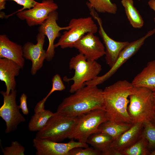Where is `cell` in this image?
Wrapping results in <instances>:
<instances>
[{"label": "cell", "mask_w": 155, "mask_h": 155, "mask_svg": "<svg viewBox=\"0 0 155 155\" xmlns=\"http://www.w3.org/2000/svg\"><path fill=\"white\" fill-rule=\"evenodd\" d=\"M78 117L69 116L56 112L50 118L45 127L37 132L35 138L56 142L68 138Z\"/></svg>", "instance_id": "5b68a950"}, {"label": "cell", "mask_w": 155, "mask_h": 155, "mask_svg": "<svg viewBox=\"0 0 155 155\" xmlns=\"http://www.w3.org/2000/svg\"><path fill=\"white\" fill-rule=\"evenodd\" d=\"M133 124H118L108 120L102 123L98 129L100 132L110 135L113 141L117 140L122 134L129 129Z\"/></svg>", "instance_id": "7402d4cb"}, {"label": "cell", "mask_w": 155, "mask_h": 155, "mask_svg": "<svg viewBox=\"0 0 155 155\" xmlns=\"http://www.w3.org/2000/svg\"><path fill=\"white\" fill-rule=\"evenodd\" d=\"M65 98L57 112L72 117H78L96 109L105 110L103 90L96 86L86 85Z\"/></svg>", "instance_id": "7a4b0ae2"}, {"label": "cell", "mask_w": 155, "mask_h": 155, "mask_svg": "<svg viewBox=\"0 0 155 155\" xmlns=\"http://www.w3.org/2000/svg\"><path fill=\"white\" fill-rule=\"evenodd\" d=\"M143 136L147 140L149 149L155 148V126L151 121L143 123Z\"/></svg>", "instance_id": "484cf974"}, {"label": "cell", "mask_w": 155, "mask_h": 155, "mask_svg": "<svg viewBox=\"0 0 155 155\" xmlns=\"http://www.w3.org/2000/svg\"><path fill=\"white\" fill-rule=\"evenodd\" d=\"M155 33V28L149 31L144 36L131 42L121 52L116 62L110 69L104 75L97 76L95 79L86 82V85L96 86L102 83L112 76L127 60L139 50L145 40Z\"/></svg>", "instance_id": "9c48e42d"}, {"label": "cell", "mask_w": 155, "mask_h": 155, "mask_svg": "<svg viewBox=\"0 0 155 155\" xmlns=\"http://www.w3.org/2000/svg\"><path fill=\"white\" fill-rule=\"evenodd\" d=\"M135 87L126 80H119L103 90L106 116L118 124H133L128 111L129 96Z\"/></svg>", "instance_id": "6da1fadb"}, {"label": "cell", "mask_w": 155, "mask_h": 155, "mask_svg": "<svg viewBox=\"0 0 155 155\" xmlns=\"http://www.w3.org/2000/svg\"><path fill=\"white\" fill-rule=\"evenodd\" d=\"M148 4L150 8L155 12V0H149ZM154 21L155 23V17L154 18Z\"/></svg>", "instance_id": "1f68e13d"}, {"label": "cell", "mask_w": 155, "mask_h": 155, "mask_svg": "<svg viewBox=\"0 0 155 155\" xmlns=\"http://www.w3.org/2000/svg\"><path fill=\"white\" fill-rule=\"evenodd\" d=\"M27 100V96L26 94L24 93L22 94L20 98V105L18 106L19 108L21 109L23 113L25 115H28L29 113Z\"/></svg>", "instance_id": "4dcf8cb0"}, {"label": "cell", "mask_w": 155, "mask_h": 155, "mask_svg": "<svg viewBox=\"0 0 155 155\" xmlns=\"http://www.w3.org/2000/svg\"><path fill=\"white\" fill-rule=\"evenodd\" d=\"M113 141V139L110 135L106 133L99 132L90 135L86 143L100 151L102 155H106Z\"/></svg>", "instance_id": "ffe728a7"}, {"label": "cell", "mask_w": 155, "mask_h": 155, "mask_svg": "<svg viewBox=\"0 0 155 155\" xmlns=\"http://www.w3.org/2000/svg\"><path fill=\"white\" fill-rule=\"evenodd\" d=\"M58 8V5L53 0H43L41 3L37 2L30 9L18 12L17 16L21 20H25L28 25L31 27L41 25L51 12Z\"/></svg>", "instance_id": "7c38bea8"}, {"label": "cell", "mask_w": 155, "mask_h": 155, "mask_svg": "<svg viewBox=\"0 0 155 155\" xmlns=\"http://www.w3.org/2000/svg\"><path fill=\"white\" fill-rule=\"evenodd\" d=\"M143 123H133L132 126L118 138L112 143L110 148L112 155H122V153L129 148L142 136Z\"/></svg>", "instance_id": "2e32d148"}, {"label": "cell", "mask_w": 155, "mask_h": 155, "mask_svg": "<svg viewBox=\"0 0 155 155\" xmlns=\"http://www.w3.org/2000/svg\"><path fill=\"white\" fill-rule=\"evenodd\" d=\"M150 155H155V148L154 150L151 153Z\"/></svg>", "instance_id": "e575fe53"}, {"label": "cell", "mask_w": 155, "mask_h": 155, "mask_svg": "<svg viewBox=\"0 0 155 155\" xmlns=\"http://www.w3.org/2000/svg\"><path fill=\"white\" fill-rule=\"evenodd\" d=\"M73 48L77 49L89 61H96L105 54L104 45L99 38L92 33L84 35L74 43Z\"/></svg>", "instance_id": "4fadbf2b"}, {"label": "cell", "mask_w": 155, "mask_h": 155, "mask_svg": "<svg viewBox=\"0 0 155 155\" xmlns=\"http://www.w3.org/2000/svg\"><path fill=\"white\" fill-rule=\"evenodd\" d=\"M69 67L74 70V75L71 78L65 77L63 80L66 82L73 81L69 90L71 93L85 86L86 82L96 78L102 69L101 65L96 61H88L80 53L71 59Z\"/></svg>", "instance_id": "277c9868"}, {"label": "cell", "mask_w": 155, "mask_h": 155, "mask_svg": "<svg viewBox=\"0 0 155 155\" xmlns=\"http://www.w3.org/2000/svg\"><path fill=\"white\" fill-rule=\"evenodd\" d=\"M152 100L153 107L155 111V92H152Z\"/></svg>", "instance_id": "836d02e7"}, {"label": "cell", "mask_w": 155, "mask_h": 155, "mask_svg": "<svg viewBox=\"0 0 155 155\" xmlns=\"http://www.w3.org/2000/svg\"><path fill=\"white\" fill-rule=\"evenodd\" d=\"M52 87L49 92L44 98L40 100L44 104L49 97L54 92L57 91H61L65 88L60 75L58 74L53 76L52 79Z\"/></svg>", "instance_id": "83f0119b"}, {"label": "cell", "mask_w": 155, "mask_h": 155, "mask_svg": "<svg viewBox=\"0 0 155 155\" xmlns=\"http://www.w3.org/2000/svg\"><path fill=\"white\" fill-rule=\"evenodd\" d=\"M131 83L134 87H144L155 92V60L148 62Z\"/></svg>", "instance_id": "d6986e66"}, {"label": "cell", "mask_w": 155, "mask_h": 155, "mask_svg": "<svg viewBox=\"0 0 155 155\" xmlns=\"http://www.w3.org/2000/svg\"><path fill=\"white\" fill-rule=\"evenodd\" d=\"M147 140L143 135L134 144L124 151L122 155H150Z\"/></svg>", "instance_id": "d4e9b609"}, {"label": "cell", "mask_w": 155, "mask_h": 155, "mask_svg": "<svg viewBox=\"0 0 155 155\" xmlns=\"http://www.w3.org/2000/svg\"><path fill=\"white\" fill-rule=\"evenodd\" d=\"M0 93L3 97V103L0 108V117L5 123V133H9L16 130L20 123L25 121V119L16 104V90L8 94L3 91Z\"/></svg>", "instance_id": "ba28073f"}, {"label": "cell", "mask_w": 155, "mask_h": 155, "mask_svg": "<svg viewBox=\"0 0 155 155\" xmlns=\"http://www.w3.org/2000/svg\"><path fill=\"white\" fill-rule=\"evenodd\" d=\"M54 113L49 110L46 109L35 113L28 123V129L33 132L40 131L45 127Z\"/></svg>", "instance_id": "603a6c76"}, {"label": "cell", "mask_w": 155, "mask_h": 155, "mask_svg": "<svg viewBox=\"0 0 155 155\" xmlns=\"http://www.w3.org/2000/svg\"><path fill=\"white\" fill-rule=\"evenodd\" d=\"M45 36L38 33L36 36L37 43L28 42L23 47V57L32 62L31 74L34 75L43 66L46 58V51L43 49Z\"/></svg>", "instance_id": "9a60e30c"}, {"label": "cell", "mask_w": 155, "mask_h": 155, "mask_svg": "<svg viewBox=\"0 0 155 155\" xmlns=\"http://www.w3.org/2000/svg\"><path fill=\"white\" fill-rule=\"evenodd\" d=\"M4 155H24L25 148L17 141L12 142L11 146L3 148L1 146Z\"/></svg>", "instance_id": "4316f807"}, {"label": "cell", "mask_w": 155, "mask_h": 155, "mask_svg": "<svg viewBox=\"0 0 155 155\" xmlns=\"http://www.w3.org/2000/svg\"><path fill=\"white\" fill-rule=\"evenodd\" d=\"M14 1L17 4L23 6L22 9L18 10L15 13L23 11L25 9H30L33 7L37 2L34 0H5V1Z\"/></svg>", "instance_id": "f546056e"}, {"label": "cell", "mask_w": 155, "mask_h": 155, "mask_svg": "<svg viewBox=\"0 0 155 155\" xmlns=\"http://www.w3.org/2000/svg\"><path fill=\"white\" fill-rule=\"evenodd\" d=\"M32 142L37 155H69L70 151L73 148L89 147L87 143L75 142L72 140L67 143H60L35 138Z\"/></svg>", "instance_id": "30bf717a"}, {"label": "cell", "mask_w": 155, "mask_h": 155, "mask_svg": "<svg viewBox=\"0 0 155 155\" xmlns=\"http://www.w3.org/2000/svg\"><path fill=\"white\" fill-rule=\"evenodd\" d=\"M58 18V13L56 11L51 12L38 29L39 33L46 36L49 40L45 58L48 61H51L54 57L55 48L54 42L57 38L61 36L60 32L62 30H68L70 28L69 26L64 27L58 26L57 22Z\"/></svg>", "instance_id": "5bb4252c"}, {"label": "cell", "mask_w": 155, "mask_h": 155, "mask_svg": "<svg viewBox=\"0 0 155 155\" xmlns=\"http://www.w3.org/2000/svg\"><path fill=\"white\" fill-rule=\"evenodd\" d=\"M21 67L16 63L5 58L0 59V80L4 82L6 93L9 94L15 90V77L18 75Z\"/></svg>", "instance_id": "ac0fdd59"}, {"label": "cell", "mask_w": 155, "mask_h": 155, "mask_svg": "<svg viewBox=\"0 0 155 155\" xmlns=\"http://www.w3.org/2000/svg\"><path fill=\"white\" fill-rule=\"evenodd\" d=\"M107 121L105 110L101 109L94 110L79 116L78 122L68 138L86 143L89 136L100 132L99 126Z\"/></svg>", "instance_id": "8992f818"}, {"label": "cell", "mask_w": 155, "mask_h": 155, "mask_svg": "<svg viewBox=\"0 0 155 155\" xmlns=\"http://www.w3.org/2000/svg\"><path fill=\"white\" fill-rule=\"evenodd\" d=\"M88 8L90 14L97 21L99 25L98 33L105 46L104 55L106 62L111 68L116 62L121 51L129 42L116 41L110 37L104 31L102 20L98 16L97 12L93 8L89 7Z\"/></svg>", "instance_id": "8fae6325"}, {"label": "cell", "mask_w": 155, "mask_h": 155, "mask_svg": "<svg viewBox=\"0 0 155 155\" xmlns=\"http://www.w3.org/2000/svg\"><path fill=\"white\" fill-rule=\"evenodd\" d=\"M86 4L99 13L115 14L117 10V5L112 3L110 0H88Z\"/></svg>", "instance_id": "cb8c5ba5"}, {"label": "cell", "mask_w": 155, "mask_h": 155, "mask_svg": "<svg viewBox=\"0 0 155 155\" xmlns=\"http://www.w3.org/2000/svg\"><path fill=\"white\" fill-rule=\"evenodd\" d=\"M81 147L75 148L72 149L69 152V155H100L101 152L94 148L89 147L83 149Z\"/></svg>", "instance_id": "f1b7e54d"}, {"label": "cell", "mask_w": 155, "mask_h": 155, "mask_svg": "<svg viewBox=\"0 0 155 155\" xmlns=\"http://www.w3.org/2000/svg\"><path fill=\"white\" fill-rule=\"evenodd\" d=\"M121 3L131 25L135 28H141L144 25V21L134 6L133 0H121Z\"/></svg>", "instance_id": "44dd1931"}, {"label": "cell", "mask_w": 155, "mask_h": 155, "mask_svg": "<svg viewBox=\"0 0 155 155\" xmlns=\"http://www.w3.org/2000/svg\"><path fill=\"white\" fill-rule=\"evenodd\" d=\"M152 92L142 87H135L129 96L128 111L134 123L152 121L155 116Z\"/></svg>", "instance_id": "3957f363"}, {"label": "cell", "mask_w": 155, "mask_h": 155, "mask_svg": "<svg viewBox=\"0 0 155 155\" xmlns=\"http://www.w3.org/2000/svg\"><path fill=\"white\" fill-rule=\"evenodd\" d=\"M152 123L155 126V116L153 120L151 121Z\"/></svg>", "instance_id": "d590c367"}, {"label": "cell", "mask_w": 155, "mask_h": 155, "mask_svg": "<svg viewBox=\"0 0 155 155\" xmlns=\"http://www.w3.org/2000/svg\"><path fill=\"white\" fill-rule=\"evenodd\" d=\"M69 29L61 36L55 48L60 46L62 49L73 48L74 43L85 34L96 33L98 27L91 17L73 18L71 20L69 25Z\"/></svg>", "instance_id": "52a82bcc"}, {"label": "cell", "mask_w": 155, "mask_h": 155, "mask_svg": "<svg viewBox=\"0 0 155 155\" xmlns=\"http://www.w3.org/2000/svg\"><path fill=\"white\" fill-rule=\"evenodd\" d=\"M0 58L11 60L22 68L24 64L23 47L10 40L4 34L0 35Z\"/></svg>", "instance_id": "e0dca14e"}, {"label": "cell", "mask_w": 155, "mask_h": 155, "mask_svg": "<svg viewBox=\"0 0 155 155\" xmlns=\"http://www.w3.org/2000/svg\"><path fill=\"white\" fill-rule=\"evenodd\" d=\"M6 1L5 0H0V10L4 9L5 7Z\"/></svg>", "instance_id": "d6a6232c"}]
</instances>
